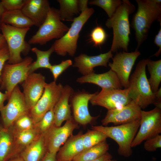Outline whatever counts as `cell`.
<instances>
[{
    "label": "cell",
    "mask_w": 161,
    "mask_h": 161,
    "mask_svg": "<svg viewBox=\"0 0 161 161\" xmlns=\"http://www.w3.org/2000/svg\"><path fill=\"white\" fill-rule=\"evenodd\" d=\"M135 10V6L129 0H123L112 16L106 21V26L113 30V38L110 50L112 52H117L120 49L127 51L130 34L129 16Z\"/></svg>",
    "instance_id": "cell-1"
},
{
    "label": "cell",
    "mask_w": 161,
    "mask_h": 161,
    "mask_svg": "<svg viewBox=\"0 0 161 161\" xmlns=\"http://www.w3.org/2000/svg\"><path fill=\"white\" fill-rule=\"evenodd\" d=\"M137 9L132 18L131 27L135 31L138 49L147 38L154 21L161 23L160 0H136Z\"/></svg>",
    "instance_id": "cell-2"
},
{
    "label": "cell",
    "mask_w": 161,
    "mask_h": 161,
    "mask_svg": "<svg viewBox=\"0 0 161 161\" xmlns=\"http://www.w3.org/2000/svg\"><path fill=\"white\" fill-rule=\"evenodd\" d=\"M146 59L140 61L129 78L127 89L130 98L144 109L154 104L155 98L150 87L146 72Z\"/></svg>",
    "instance_id": "cell-3"
},
{
    "label": "cell",
    "mask_w": 161,
    "mask_h": 161,
    "mask_svg": "<svg viewBox=\"0 0 161 161\" xmlns=\"http://www.w3.org/2000/svg\"><path fill=\"white\" fill-rule=\"evenodd\" d=\"M140 118L131 122L114 126H92L91 129L100 131L114 140L118 146L119 155L126 157L132 153L131 143L138 130Z\"/></svg>",
    "instance_id": "cell-4"
},
{
    "label": "cell",
    "mask_w": 161,
    "mask_h": 161,
    "mask_svg": "<svg viewBox=\"0 0 161 161\" xmlns=\"http://www.w3.org/2000/svg\"><path fill=\"white\" fill-rule=\"evenodd\" d=\"M94 12L93 8H88L75 18L66 33L62 37L56 40L53 44L55 52L57 54L62 56L67 54L72 57L74 55L79 33L84 25Z\"/></svg>",
    "instance_id": "cell-5"
},
{
    "label": "cell",
    "mask_w": 161,
    "mask_h": 161,
    "mask_svg": "<svg viewBox=\"0 0 161 161\" xmlns=\"http://www.w3.org/2000/svg\"><path fill=\"white\" fill-rule=\"evenodd\" d=\"M39 27L36 33L29 40L30 45H43L53 39H59L69 28L61 21L58 10L53 7H50L45 21Z\"/></svg>",
    "instance_id": "cell-6"
},
{
    "label": "cell",
    "mask_w": 161,
    "mask_h": 161,
    "mask_svg": "<svg viewBox=\"0 0 161 161\" xmlns=\"http://www.w3.org/2000/svg\"><path fill=\"white\" fill-rule=\"evenodd\" d=\"M30 28H20L4 23L1 24L0 30L8 47L10 58L7 63L15 64L21 61V53L27 55L31 49L30 44L25 40Z\"/></svg>",
    "instance_id": "cell-7"
},
{
    "label": "cell",
    "mask_w": 161,
    "mask_h": 161,
    "mask_svg": "<svg viewBox=\"0 0 161 161\" xmlns=\"http://www.w3.org/2000/svg\"><path fill=\"white\" fill-rule=\"evenodd\" d=\"M33 59L27 56L21 62L15 64L6 63L2 70L0 90H5L8 99L15 87L22 83L29 75L30 65Z\"/></svg>",
    "instance_id": "cell-8"
},
{
    "label": "cell",
    "mask_w": 161,
    "mask_h": 161,
    "mask_svg": "<svg viewBox=\"0 0 161 161\" xmlns=\"http://www.w3.org/2000/svg\"><path fill=\"white\" fill-rule=\"evenodd\" d=\"M161 133V109L141 110L139 127L131 144L132 148Z\"/></svg>",
    "instance_id": "cell-9"
},
{
    "label": "cell",
    "mask_w": 161,
    "mask_h": 161,
    "mask_svg": "<svg viewBox=\"0 0 161 161\" xmlns=\"http://www.w3.org/2000/svg\"><path fill=\"white\" fill-rule=\"evenodd\" d=\"M64 86L53 81L46 84L43 93L35 105L30 109L29 114L35 124L48 112L54 108L61 96Z\"/></svg>",
    "instance_id": "cell-10"
},
{
    "label": "cell",
    "mask_w": 161,
    "mask_h": 161,
    "mask_svg": "<svg viewBox=\"0 0 161 161\" xmlns=\"http://www.w3.org/2000/svg\"><path fill=\"white\" fill-rule=\"evenodd\" d=\"M8 100L7 104L0 110L1 124L5 128L10 127L18 118L29 111L18 85L13 89Z\"/></svg>",
    "instance_id": "cell-11"
},
{
    "label": "cell",
    "mask_w": 161,
    "mask_h": 161,
    "mask_svg": "<svg viewBox=\"0 0 161 161\" xmlns=\"http://www.w3.org/2000/svg\"><path fill=\"white\" fill-rule=\"evenodd\" d=\"M131 100L127 89H102L89 101L93 106H102L108 110L121 109Z\"/></svg>",
    "instance_id": "cell-12"
},
{
    "label": "cell",
    "mask_w": 161,
    "mask_h": 161,
    "mask_svg": "<svg viewBox=\"0 0 161 161\" xmlns=\"http://www.w3.org/2000/svg\"><path fill=\"white\" fill-rule=\"evenodd\" d=\"M141 53L138 50L131 52L123 51L117 52L112 58V62L108 66L118 78L121 84L127 89L129 76L135 62Z\"/></svg>",
    "instance_id": "cell-13"
},
{
    "label": "cell",
    "mask_w": 161,
    "mask_h": 161,
    "mask_svg": "<svg viewBox=\"0 0 161 161\" xmlns=\"http://www.w3.org/2000/svg\"><path fill=\"white\" fill-rule=\"evenodd\" d=\"M97 92L90 93L83 90L73 92L71 95L69 101L72 109V116L78 123L85 125L92 123L99 117L92 116L88 109L89 101Z\"/></svg>",
    "instance_id": "cell-14"
},
{
    "label": "cell",
    "mask_w": 161,
    "mask_h": 161,
    "mask_svg": "<svg viewBox=\"0 0 161 161\" xmlns=\"http://www.w3.org/2000/svg\"><path fill=\"white\" fill-rule=\"evenodd\" d=\"M78 127L73 117L62 126H57L54 124L44 134L47 151L57 153L61 146L72 135L74 130Z\"/></svg>",
    "instance_id": "cell-15"
},
{
    "label": "cell",
    "mask_w": 161,
    "mask_h": 161,
    "mask_svg": "<svg viewBox=\"0 0 161 161\" xmlns=\"http://www.w3.org/2000/svg\"><path fill=\"white\" fill-rule=\"evenodd\" d=\"M21 83L24 100L29 110L41 96L47 84L45 78L41 73L33 72L29 74Z\"/></svg>",
    "instance_id": "cell-16"
},
{
    "label": "cell",
    "mask_w": 161,
    "mask_h": 161,
    "mask_svg": "<svg viewBox=\"0 0 161 161\" xmlns=\"http://www.w3.org/2000/svg\"><path fill=\"white\" fill-rule=\"evenodd\" d=\"M141 110L140 107L131 100L121 109L108 110L101 123L104 126L111 123L116 126L128 123L140 119Z\"/></svg>",
    "instance_id": "cell-17"
},
{
    "label": "cell",
    "mask_w": 161,
    "mask_h": 161,
    "mask_svg": "<svg viewBox=\"0 0 161 161\" xmlns=\"http://www.w3.org/2000/svg\"><path fill=\"white\" fill-rule=\"evenodd\" d=\"M113 55L111 51L95 56H89L82 53L74 58V67L78 68V71L84 76L94 73V67L97 66L107 67L109 60Z\"/></svg>",
    "instance_id": "cell-18"
},
{
    "label": "cell",
    "mask_w": 161,
    "mask_h": 161,
    "mask_svg": "<svg viewBox=\"0 0 161 161\" xmlns=\"http://www.w3.org/2000/svg\"><path fill=\"white\" fill-rule=\"evenodd\" d=\"M50 7L47 0H26L21 10L34 25L39 27L45 21Z\"/></svg>",
    "instance_id": "cell-19"
},
{
    "label": "cell",
    "mask_w": 161,
    "mask_h": 161,
    "mask_svg": "<svg viewBox=\"0 0 161 161\" xmlns=\"http://www.w3.org/2000/svg\"><path fill=\"white\" fill-rule=\"evenodd\" d=\"M76 81L80 83H89L97 85L102 89H122L119 80L116 74L111 69L101 74L94 73L78 78Z\"/></svg>",
    "instance_id": "cell-20"
},
{
    "label": "cell",
    "mask_w": 161,
    "mask_h": 161,
    "mask_svg": "<svg viewBox=\"0 0 161 161\" xmlns=\"http://www.w3.org/2000/svg\"><path fill=\"white\" fill-rule=\"evenodd\" d=\"M21 151L16 143L11 127L5 128L0 124V161H7Z\"/></svg>",
    "instance_id": "cell-21"
},
{
    "label": "cell",
    "mask_w": 161,
    "mask_h": 161,
    "mask_svg": "<svg viewBox=\"0 0 161 161\" xmlns=\"http://www.w3.org/2000/svg\"><path fill=\"white\" fill-rule=\"evenodd\" d=\"M73 92L72 89L69 85L64 86L60 98L53 108L54 124L55 126H61L64 121L72 117L69 101L70 97Z\"/></svg>",
    "instance_id": "cell-22"
},
{
    "label": "cell",
    "mask_w": 161,
    "mask_h": 161,
    "mask_svg": "<svg viewBox=\"0 0 161 161\" xmlns=\"http://www.w3.org/2000/svg\"><path fill=\"white\" fill-rule=\"evenodd\" d=\"M83 133L80 131L77 134L72 135L57 152L56 160L60 161H72L74 157L83 151Z\"/></svg>",
    "instance_id": "cell-23"
},
{
    "label": "cell",
    "mask_w": 161,
    "mask_h": 161,
    "mask_svg": "<svg viewBox=\"0 0 161 161\" xmlns=\"http://www.w3.org/2000/svg\"><path fill=\"white\" fill-rule=\"evenodd\" d=\"M47 152L44 134L26 146L19 155L24 161H41Z\"/></svg>",
    "instance_id": "cell-24"
},
{
    "label": "cell",
    "mask_w": 161,
    "mask_h": 161,
    "mask_svg": "<svg viewBox=\"0 0 161 161\" xmlns=\"http://www.w3.org/2000/svg\"><path fill=\"white\" fill-rule=\"evenodd\" d=\"M2 23L20 28H30L34 25L32 21L20 10L6 11L2 16Z\"/></svg>",
    "instance_id": "cell-25"
},
{
    "label": "cell",
    "mask_w": 161,
    "mask_h": 161,
    "mask_svg": "<svg viewBox=\"0 0 161 161\" xmlns=\"http://www.w3.org/2000/svg\"><path fill=\"white\" fill-rule=\"evenodd\" d=\"M109 148V144L106 140L92 147L84 149L73 159L72 161H92L101 157L107 152Z\"/></svg>",
    "instance_id": "cell-26"
},
{
    "label": "cell",
    "mask_w": 161,
    "mask_h": 161,
    "mask_svg": "<svg viewBox=\"0 0 161 161\" xmlns=\"http://www.w3.org/2000/svg\"><path fill=\"white\" fill-rule=\"evenodd\" d=\"M31 50L35 54L37 58L35 61L30 65L29 74L34 72L36 70L40 68L49 69L52 65L49 62V58L51 54L55 52L53 44L46 51L41 50L35 47L32 48Z\"/></svg>",
    "instance_id": "cell-27"
},
{
    "label": "cell",
    "mask_w": 161,
    "mask_h": 161,
    "mask_svg": "<svg viewBox=\"0 0 161 161\" xmlns=\"http://www.w3.org/2000/svg\"><path fill=\"white\" fill-rule=\"evenodd\" d=\"M60 7L58 10L61 21H72L75 16L80 14L78 0H57Z\"/></svg>",
    "instance_id": "cell-28"
},
{
    "label": "cell",
    "mask_w": 161,
    "mask_h": 161,
    "mask_svg": "<svg viewBox=\"0 0 161 161\" xmlns=\"http://www.w3.org/2000/svg\"><path fill=\"white\" fill-rule=\"evenodd\" d=\"M146 60V66L150 74L148 80L152 91L154 93L158 89L161 81V60Z\"/></svg>",
    "instance_id": "cell-29"
},
{
    "label": "cell",
    "mask_w": 161,
    "mask_h": 161,
    "mask_svg": "<svg viewBox=\"0 0 161 161\" xmlns=\"http://www.w3.org/2000/svg\"><path fill=\"white\" fill-rule=\"evenodd\" d=\"M11 128L16 143L22 150L40 135L34 128L24 131H17L14 130Z\"/></svg>",
    "instance_id": "cell-30"
},
{
    "label": "cell",
    "mask_w": 161,
    "mask_h": 161,
    "mask_svg": "<svg viewBox=\"0 0 161 161\" xmlns=\"http://www.w3.org/2000/svg\"><path fill=\"white\" fill-rule=\"evenodd\" d=\"M108 137L103 132L95 130H88L82 135L84 149L92 147L106 140Z\"/></svg>",
    "instance_id": "cell-31"
},
{
    "label": "cell",
    "mask_w": 161,
    "mask_h": 161,
    "mask_svg": "<svg viewBox=\"0 0 161 161\" xmlns=\"http://www.w3.org/2000/svg\"><path fill=\"white\" fill-rule=\"evenodd\" d=\"M122 2V0H93L90 1L89 4L102 8L110 18L121 5Z\"/></svg>",
    "instance_id": "cell-32"
},
{
    "label": "cell",
    "mask_w": 161,
    "mask_h": 161,
    "mask_svg": "<svg viewBox=\"0 0 161 161\" xmlns=\"http://www.w3.org/2000/svg\"><path fill=\"white\" fill-rule=\"evenodd\" d=\"M53 108L48 112L42 118L35 124L34 129L41 135L44 134L54 125Z\"/></svg>",
    "instance_id": "cell-33"
},
{
    "label": "cell",
    "mask_w": 161,
    "mask_h": 161,
    "mask_svg": "<svg viewBox=\"0 0 161 161\" xmlns=\"http://www.w3.org/2000/svg\"><path fill=\"white\" fill-rule=\"evenodd\" d=\"M35 124L28 113L19 117L11 127L14 130L21 131L33 129Z\"/></svg>",
    "instance_id": "cell-34"
},
{
    "label": "cell",
    "mask_w": 161,
    "mask_h": 161,
    "mask_svg": "<svg viewBox=\"0 0 161 161\" xmlns=\"http://www.w3.org/2000/svg\"><path fill=\"white\" fill-rule=\"evenodd\" d=\"M89 36V40L93 46L99 47L104 43L107 37L105 30L100 26L95 27L91 31Z\"/></svg>",
    "instance_id": "cell-35"
},
{
    "label": "cell",
    "mask_w": 161,
    "mask_h": 161,
    "mask_svg": "<svg viewBox=\"0 0 161 161\" xmlns=\"http://www.w3.org/2000/svg\"><path fill=\"white\" fill-rule=\"evenodd\" d=\"M72 64V61L68 59L62 61L59 64L52 65L49 69L52 75L53 81L56 82L59 76Z\"/></svg>",
    "instance_id": "cell-36"
},
{
    "label": "cell",
    "mask_w": 161,
    "mask_h": 161,
    "mask_svg": "<svg viewBox=\"0 0 161 161\" xmlns=\"http://www.w3.org/2000/svg\"><path fill=\"white\" fill-rule=\"evenodd\" d=\"M144 147L148 151H156L158 148L161 147V135H157L145 140Z\"/></svg>",
    "instance_id": "cell-37"
},
{
    "label": "cell",
    "mask_w": 161,
    "mask_h": 161,
    "mask_svg": "<svg viewBox=\"0 0 161 161\" xmlns=\"http://www.w3.org/2000/svg\"><path fill=\"white\" fill-rule=\"evenodd\" d=\"M26 0H1V4L6 11L21 10Z\"/></svg>",
    "instance_id": "cell-38"
},
{
    "label": "cell",
    "mask_w": 161,
    "mask_h": 161,
    "mask_svg": "<svg viewBox=\"0 0 161 161\" xmlns=\"http://www.w3.org/2000/svg\"><path fill=\"white\" fill-rule=\"evenodd\" d=\"M10 58V53L7 45L0 49V85L1 83V72L6 61Z\"/></svg>",
    "instance_id": "cell-39"
},
{
    "label": "cell",
    "mask_w": 161,
    "mask_h": 161,
    "mask_svg": "<svg viewBox=\"0 0 161 161\" xmlns=\"http://www.w3.org/2000/svg\"><path fill=\"white\" fill-rule=\"evenodd\" d=\"M160 28L155 36L154 41L155 44L159 47L158 50L153 55L156 57H158L161 52V23H160Z\"/></svg>",
    "instance_id": "cell-40"
},
{
    "label": "cell",
    "mask_w": 161,
    "mask_h": 161,
    "mask_svg": "<svg viewBox=\"0 0 161 161\" xmlns=\"http://www.w3.org/2000/svg\"><path fill=\"white\" fill-rule=\"evenodd\" d=\"M56 154L50 153L47 151L41 161H55Z\"/></svg>",
    "instance_id": "cell-41"
},
{
    "label": "cell",
    "mask_w": 161,
    "mask_h": 161,
    "mask_svg": "<svg viewBox=\"0 0 161 161\" xmlns=\"http://www.w3.org/2000/svg\"><path fill=\"white\" fill-rule=\"evenodd\" d=\"M88 0H78L79 8L80 12L81 13L87 8Z\"/></svg>",
    "instance_id": "cell-42"
},
{
    "label": "cell",
    "mask_w": 161,
    "mask_h": 161,
    "mask_svg": "<svg viewBox=\"0 0 161 161\" xmlns=\"http://www.w3.org/2000/svg\"><path fill=\"white\" fill-rule=\"evenodd\" d=\"M112 156L107 152L99 158L92 161H106L107 160L112 159Z\"/></svg>",
    "instance_id": "cell-43"
},
{
    "label": "cell",
    "mask_w": 161,
    "mask_h": 161,
    "mask_svg": "<svg viewBox=\"0 0 161 161\" xmlns=\"http://www.w3.org/2000/svg\"><path fill=\"white\" fill-rule=\"evenodd\" d=\"M7 99H8V97L7 94L3 93L0 91V110L4 106V102Z\"/></svg>",
    "instance_id": "cell-44"
},
{
    "label": "cell",
    "mask_w": 161,
    "mask_h": 161,
    "mask_svg": "<svg viewBox=\"0 0 161 161\" xmlns=\"http://www.w3.org/2000/svg\"><path fill=\"white\" fill-rule=\"evenodd\" d=\"M7 43L1 33L0 32V49L6 45Z\"/></svg>",
    "instance_id": "cell-45"
},
{
    "label": "cell",
    "mask_w": 161,
    "mask_h": 161,
    "mask_svg": "<svg viewBox=\"0 0 161 161\" xmlns=\"http://www.w3.org/2000/svg\"><path fill=\"white\" fill-rule=\"evenodd\" d=\"M5 11L6 10L3 7L1 1H0V30L1 24L2 23V16Z\"/></svg>",
    "instance_id": "cell-46"
},
{
    "label": "cell",
    "mask_w": 161,
    "mask_h": 161,
    "mask_svg": "<svg viewBox=\"0 0 161 161\" xmlns=\"http://www.w3.org/2000/svg\"><path fill=\"white\" fill-rule=\"evenodd\" d=\"M7 161H24L19 154L16 155L11 158Z\"/></svg>",
    "instance_id": "cell-47"
},
{
    "label": "cell",
    "mask_w": 161,
    "mask_h": 161,
    "mask_svg": "<svg viewBox=\"0 0 161 161\" xmlns=\"http://www.w3.org/2000/svg\"><path fill=\"white\" fill-rule=\"evenodd\" d=\"M106 161H117L115 160H112V159H110L107 160Z\"/></svg>",
    "instance_id": "cell-48"
},
{
    "label": "cell",
    "mask_w": 161,
    "mask_h": 161,
    "mask_svg": "<svg viewBox=\"0 0 161 161\" xmlns=\"http://www.w3.org/2000/svg\"><path fill=\"white\" fill-rule=\"evenodd\" d=\"M55 161H60L58 160H55Z\"/></svg>",
    "instance_id": "cell-49"
}]
</instances>
